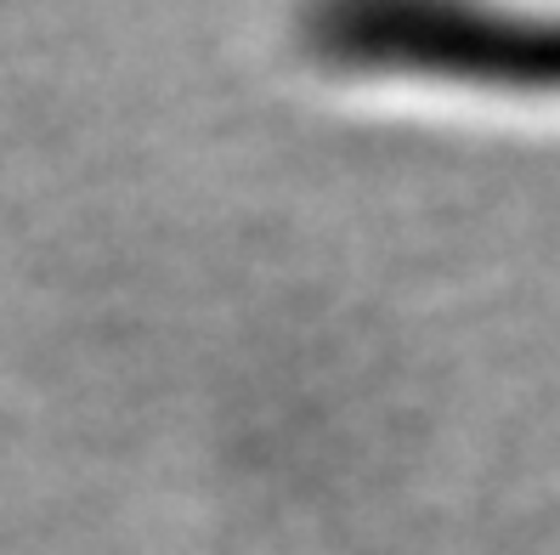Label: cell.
Listing matches in <instances>:
<instances>
[{"label":"cell","mask_w":560,"mask_h":555,"mask_svg":"<svg viewBox=\"0 0 560 555\" xmlns=\"http://www.w3.org/2000/svg\"><path fill=\"white\" fill-rule=\"evenodd\" d=\"M306 46L340 69L560 96V7H526V0H312Z\"/></svg>","instance_id":"1"}]
</instances>
